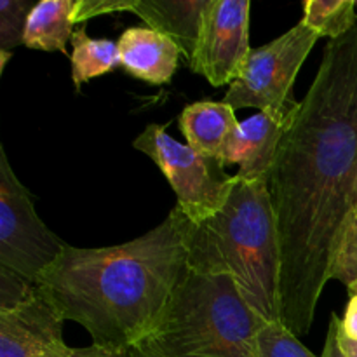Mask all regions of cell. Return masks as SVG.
I'll return each instance as SVG.
<instances>
[{
	"label": "cell",
	"mask_w": 357,
	"mask_h": 357,
	"mask_svg": "<svg viewBox=\"0 0 357 357\" xmlns=\"http://www.w3.org/2000/svg\"><path fill=\"white\" fill-rule=\"evenodd\" d=\"M188 271L232 279L244 302L267 323H281V250L267 180L236 174L229 201L194 225Z\"/></svg>",
	"instance_id": "3957f363"
},
{
	"label": "cell",
	"mask_w": 357,
	"mask_h": 357,
	"mask_svg": "<svg viewBox=\"0 0 357 357\" xmlns=\"http://www.w3.org/2000/svg\"><path fill=\"white\" fill-rule=\"evenodd\" d=\"M349 222L357 223V178H356V192H354V206H352V216Z\"/></svg>",
	"instance_id": "484cf974"
},
{
	"label": "cell",
	"mask_w": 357,
	"mask_h": 357,
	"mask_svg": "<svg viewBox=\"0 0 357 357\" xmlns=\"http://www.w3.org/2000/svg\"><path fill=\"white\" fill-rule=\"evenodd\" d=\"M72 79L77 89L94 77L114 72L121 66L119 44L108 38H93L84 28L77 30L72 37Z\"/></svg>",
	"instance_id": "9a60e30c"
},
{
	"label": "cell",
	"mask_w": 357,
	"mask_h": 357,
	"mask_svg": "<svg viewBox=\"0 0 357 357\" xmlns=\"http://www.w3.org/2000/svg\"><path fill=\"white\" fill-rule=\"evenodd\" d=\"M237 128L236 110L225 101H199L188 105L180 115V129L187 145L222 164Z\"/></svg>",
	"instance_id": "7c38bea8"
},
{
	"label": "cell",
	"mask_w": 357,
	"mask_h": 357,
	"mask_svg": "<svg viewBox=\"0 0 357 357\" xmlns=\"http://www.w3.org/2000/svg\"><path fill=\"white\" fill-rule=\"evenodd\" d=\"M135 6L136 0H77L73 20L75 23H82L103 14H119L124 10L132 13Z\"/></svg>",
	"instance_id": "44dd1931"
},
{
	"label": "cell",
	"mask_w": 357,
	"mask_h": 357,
	"mask_svg": "<svg viewBox=\"0 0 357 357\" xmlns=\"http://www.w3.org/2000/svg\"><path fill=\"white\" fill-rule=\"evenodd\" d=\"M250 9L248 0H209L206 7L190 68L213 87L232 84L246 66L251 52Z\"/></svg>",
	"instance_id": "ba28073f"
},
{
	"label": "cell",
	"mask_w": 357,
	"mask_h": 357,
	"mask_svg": "<svg viewBox=\"0 0 357 357\" xmlns=\"http://www.w3.org/2000/svg\"><path fill=\"white\" fill-rule=\"evenodd\" d=\"M208 3L209 0H136L132 13L149 28L169 37L190 63Z\"/></svg>",
	"instance_id": "4fadbf2b"
},
{
	"label": "cell",
	"mask_w": 357,
	"mask_h": 357,
	"mask_svg": "<svg viewBox=\"0 0 357 357\" xmlns=\"http://www.w3.org/2000/svg\"><path fill=\"white\" fill-rule=\"evenodd\" d=\"M38 286L16 272L0 267V312L13 310L37 293Z\"/></svg>",
	"instance_id": "ffe728a7"
},
{
	"label": "cell",
	"mask_w": 357,
	"mask_h": 357,
	"mask_svg": "<svg viewBox=\"0 0 357 357\" xmlns=\"http://www.w3.org/2000/svg\"><path fill=\"white\" fill-rule=\"evenodd\" d=\"M63 323L37 289L33 296L0 312V357H70Z\"/></svg>",
	"instance_id": "9c48e42d"
},
{
	"label": "cell",
	"mask_w": 357,
	"mask_h": 357,
	"mask_svg": "<svg viewBox=\"0 0 357 357\" xmlns=\"http://www.w3.org/2000/svg\"><path fill=\"white\" fill-rule=\"evenodd\" d=\"M267 321L232 279L188 271L162 323L129 351L131 357H257Z\"/></svg>",
	"instance_id": "277c9868"
},
{
	"label": "cell",
	"mask_w": 357,
	"mask_h": 357,
	"mask_svg": "<svg viewBox=\"0 0 357 357\" xmlns=\"http://www.w3.org/2000/svg\"><path fill=\"white\" fill-rule=\"evenodd\" d=\"M296 108L288 115L258 112L253 117L239 122V128L223 157V164H239L241 169L237 176L243 180L268 181L281 139L291 124Z\"/></svg>",
	"instance_id": "30bf717a"
},
{
	"label": "cell",
	"mask_w": 357,
	"mask_h": 357,
	"mask_svg": "<svg viewBox=\"0 0 357 357\" xmlns=\"http://www.w3.org/2000/svg\"><path fill=\"white\" fill-rule=\"evenodd\" d=\"M192 229L176 206L126 244L66 246L38 278V291L63 321L86 328L93 345L131 351L159 328L187 275Z\"/></svg>",
	"instance_id": "7a4b0ae2"
},
{
	"label": "cell",
	"mask_w": 357,
	"mask_h": 357,
	"mask_svg": "<svg viewBox=\"0 0 357 357\" xmlns=\"http://www.w3.org/2000/svg\"><path fill=\"white\" fill-rule=\"evenodd\" d=\"M340 331L345 337L357 340V295H352L345 309L344 319L340 321Z\"/></svg>",
	"instance_id": "7402d4cb"
},
{
	"label": "cell",
	"mask_w": 357,
	"mask_h": 357,
	"mask_svg": "<svg viewBox=\"0 0 357 357\" xmlns=\"http://www.w3.org/2000/svg\"><path fill=\"white\" fill-rule=\"evenodd\" d=\"M323 357H344L342 356L340 349H338L337 337H335V331L331 326H330V331H328V338H326V345H324Z\"/></svg>",
	"instance_id": "d4e9b609"
},
{
	"label": "cell",
	"mask_w": 357,
	"mask_h": 357,
	"mask_svg": "<svg viewBox=\"0 0 357 357\" xmlns=\"http://www.w3.org/2000/svg\"><path fill=\"white\" fill-rule=\"evenodd\" d=\"M349 289H351V291H352V295H357V282H354V284H352V286H349Z\"/></svg>",
	"instance_id": "4316f807"
},
{
	"label": "cell",
	"mask_w": 357,
	"mask_h": 357,
	"mask_svg": "<svg viewBox=\"0 0 357 357\" xmlns=\"http://www.w3.org/2000/svg\"><path fill=\"white\" fill-rule=\"evenodd\" d=\"M357 178V24L328 42L268 174L281 250V323L307 335L352 216Z\"/></svg>",
	"instance_id": "6da1fadb"
},
{
	"label": "cell",
	"mask_w": 357,
	"mask_h": 357,
	"mask_svg": "<svg viewBox=\"0 0 357 357\" xmlns=\"http://www.w3.org/2000/svg\"><path fill=\"white\" fill-rule=\"evenodd\" d=\"M70 357H131L129 351H112V349L91 345L86 349H73Z\"/></svg>",
	"instance_id": "cb8c5ba5"
},
{
	"label": "cell",
	"mask_w": 357,
	"mask_h": 357,
	"mask_svg": "<svg viewBox=\"0 0 357 357\" xmlns=\"http://www.w3.org/2000/svg\"><path fill=\"white\" fill-rule=\"evenodd\" d=\"M132 145L159 166L176 194V206L194 225L215 216L229 201L236 176L227 174L220 160L176 142L164 126H146Z\"/></svg>",
	"instance_id": "5b68a950"
},
{
	"label": "cell",
	"mask_w": 357,
	"mask_h": 357,
	"mask_svg": "<svg viewBox=\"0 0 357 357\" xmlns=\"http://www.w3.org/2000/svg\"><path fill=\"white\" fill-rule=\"evenodd\" d=\"M330 326L333 328L335 337H337L338 349H340L342 356H344V357H357V340H352V338L345 337V335L342 333V331H340V319H338L335 314H333V317H331Z\"/></svg>",
	"instance_id": "603a6c76"
},
{
	"label": "cell",
	"mask_w": 357,
	"mask_h": 357,
	"mask_svg": "<svg viewBox=\"0 0 357 357\" xmlns=\"http://www.w3.org/2000/svg\"><path fill=\"white\" fill-rule=\"evenodd\" d=\"M75 3L73 0H40L35 3L24 28L23 45L68 56L66 44L75 33Z\"/></svg>",
	"instance_id": "5bb4252c"
},
{
	"label": "cell",
	"mask_w": 357,
	"mask_h": 357,
	"mask_svg": "<svg viewBox=\"0 0 357 357\" xmlns=\"http://www.w3.org/2000/svg\"><path fill=\"white\" fill-rule=\"evenodd\" d=\"M121 63L126 72L152 86L169 84L181 51L169 37L152 28H129L119 38Z\"/></svg>",
	"instance_id": "8fae6325"
},
{
	"label": "cell",
	"mask_w": 357,
	"mask_h": 357,
	"mask_svg": "<svg viewBox=\"0 0 357 357\" xmlns=\"http://www.w3.org/2000/svg\"><path fill=\"white\" fill-rule=\"evenodd\" d=\"M66 246L38 218L31 194L17 180L0 146V267L37 284Z\"/></svg>",
	"instance_id": "52a82bcc"
},
{
	"label": "cell",
	"mask_w": 357,
	"mask_h": 357,
	"mask_svg": "<svg viewBox=\"0 0 357 357\" xmlns=\"http://www.w3.org/2000/svg\"><path fill=\"white\" fill-rule=\"evenodd\" d=\"M35 7L30 0H0V56L2 68L10 51L23 44L28 16Z\"/></svg>",
	"instance_id": "e0dca14e"
},
{
	"label": "cell",
	"mask_w": 357,
	"mask_h": 357,
	"mask_svg": "<svg viewBox=\"0 0 357 357\" xmlns=\"http://www.w3.org/2000/svg\"><path fill=\"white\" fill-rule=\"evenodd\" d=\"M319 35L300 21L267 45L251 49L239 79L230 84L225 103L234 110L257 108L274 115H288L298 107L289 100L298 70Z\"/></svg>",
	"instance_id": "8992f818"
},
{
	"label": "cell",
	"mask_w": 357,
	"mask_h": 357,
	"mask_svg": "<svg viewBox=\"0 0 357 357\" xmlns=\"http://www.w3.org/2000/svg\"><path fill=\"white\" fill-rule=\"evenodd\" d=\"M354 0H307L303 2L302 23L319 37L331 40L347 35L357 24Z\"/></svg>",
	"instance_id": "2e32d148"
},
{
	"label": "cell",
	"mask_w": 357,
	"mask_h": 357,
	"mask_svg": "<svg viewBox=\"0 0 357 357\" xmlns=\"http://www.w3.org/2000/svg\"><path fill=\"white\" fill-rule=\"evenodd\" d=\"M257 357H317L282 323H268L258 335Z\"/></svg>",
	"instance_id": "ac0fdd59"
},
{
	"label": "cell",
	"mask_w": 357,
	"mask_h": 357,
	"mask_svg": "<svg viewBox=\"0 0 357 357\" xmlns=\"http://www.w3.org/2000/svg\"><path fill=\"white\" fill-rule=\"evenodd\" d=\"M331 279L352 286L357 282V223L349 222L342 243L338 246Z\"/></svg>",
	"instance_id": "d6986e66"
}]
</instances>
